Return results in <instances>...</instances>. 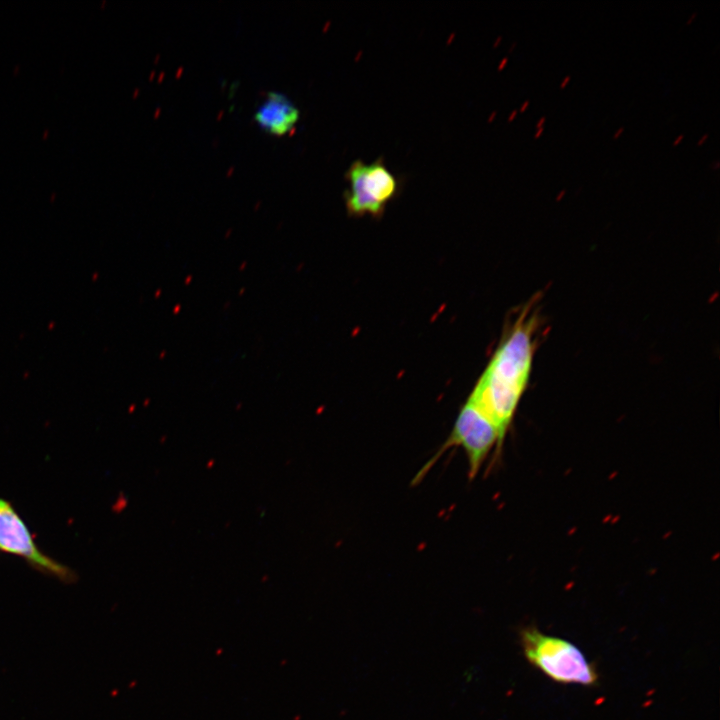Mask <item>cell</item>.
<instances>
[{
	"instance_id": "cell-1",
	"label": "cell",
	"mask_w": 720,
	"mask_h": 720,
	"mask_svg": "<svg viewBox=\"0 0 720 720\" xmlns=\"http://www.w3.org/2000/svg\"><path fill=\"white\" fill-rule=\"evenodd\" d=\"M533 323L524 315L518 319L467 399L496 426L502 439L528 383Z\"/></svg>"
},
{
	"instance_id": "cell-2",
	"label": "cell",
	"mask_w": 720,
	"mask_h": 720,
	"mask_svg": "<svg viewBox=\"0 0 720 720\" xmlns=\"http://www.w3.org/2000/svg\"><path fill=\"white\" fill-rule=\"evenodd\" d=\"M520 643L528 662L550 679L585 686H594L598 682L595 667L568 640L544 634L535 627H526L520 631Z\"/></svg>"
},
{
	"instance_id": "cell-3",
	"label": "cell",
	"mask_w": 720,
	"mask_h": 720,
	"mask_svg": "<svg viewBox=\"0 0 720 720\" xmlns=\"http://www.w3.org/2000/svg\"><path fill=\"white\" fill-rule=\"evenodd\" d=\"M503 439L496 426L469 401L460 409L450 435L437 453L418 472V482L437 459L452 447H462L468 461V476L472 480L478 474L491 449Z\"/></svg>"
},
{
	"instance_id": "cell-4",
	"label": "cell",
	"mask_w": 720,
	"mask_h": 720,
	"mask_svg": "<svg viewBox=\"0 0 720 720\" xmlns=\"http://www.w3.org/2000/svg\"><path fill=\"white\" fill-rule=\"evenodd\" d=\"M349 188L344 192L350 216H381L388 202L399 192V181L379 158L366 164L354 161L345 173Z\"/></svg>"
},
{
	"instance_id": "cell-5",
	"label": "cell",
	"mask_w": 720,
	"mask_h": 720,
	"mask_svg": "<svg viewBox=\"0 0 720 720\" xmlns=\"http://www.w3.org/2000/svg\"><path fill=\"white\" fill-rule=\"evenodd\" d=\"M0 551L24 559L39 572L63 582H73L76 574L49 557L34 541L27 525L10 502L0 498Z\"/></svg>"
},
{
	"instance_id": "cell-6",
	"label": "cell",
	"mask_w": 720,
	"mask_h": 720,
	"mask_svg": "<svg viewBox=\"0 0 720 720\" xmlns=\"http://www.w3.org/2000/svg\"><path fill=\"white\" fill-rule=\"evenodd\" d=\"M299 117V109L288 97L277 92H269L255 112L256 123L275 136L288 134L295 128Z\"/></svg>"
},
{
	"instance_id": "cell-7",
	"label": "cell",
	"mask_w": 720,
	"mask_h": 720,
	"mask_svg": "<svg viewBox=\"0 0 720 720\" xmlns=\"http://www.w3.org/2000/svg\"><path fill=\"white\" fill-rule=\"evenodd\" d=\"M570 79H571L570 75L565 76L563 78V80L560 82V88H564L566 86V84L569 83Z\"/></svg>"
},
{
	"instance_id": "cell-8",
	"label": "cell",
	"mask_w": 720,
	"mask_h": 720,
	"mask_svg": "<svg viewBox=\"0 0 720 720\" xmlns=\"http://www.w3.org/2000/svg\"><path fill=\"white\" fill-rule=\"evenodd\" d=\"M545 120H546L545 116L540 117L538 119V121L536 122V125H535L536 129L542 127V125L545 123Z\"/></svg>"
},
{
	"instance_id": "cell-9",
	"label": "cell",
	"mask_w": 720,
	"mask_h": 720,
	"mask_svg": "<svg viewBox=\"0 0 720 720\" xmlns=\"http://www.w3.org/2000/svg\"><path fill=\"white\" fill-rule=\"evenodd\" d=\"M623 131H624V127H622V126L619 127V128L616 130V132L613 134V138H614V139L618 138Z\"/></svg>"
},
{
	"instance_id": "cell-10",
	"label": "cell",
	"mask_w": 720,
	"mask_h": 720,
	"mask_svg": "<svg viewBox=\"0 0 720 720\" xmlns=\"http://www.w3.org/2000/svg\"><path fill=\"white\" fill-rule=\"evenodd\" d=\"M683 137H684L683 134L678 135V136L676 137V139L673 141V146L678 145V144L682 141Z\"/></svg>"
},
{
	"instance_id": "cell-11",
	"label": "cell",
	"mask_w": 720,
	"mask_h": 720,
	"mask_svg": "<svg viewBox=\"0 0 720 720\" xmlns=\"http://www.w3.org/2000/svg\"><path fill=\"white\" fill-rule=\"evenodd\" d=\"M708 138V133L703 134L700 139L697 141V145L703 144V142Z\"/></svg>"
},
{
	"instance_id": "cell-12",
	"label": "cell",
	"mask_w": 720,
	"mask_h": 720,
	"mask_svg": "<svg viewBox=\"0 0 720 720\" xmlns=\"http://www.w3.org/2000/svg\"><path fill=\"white\" fill-rule=\"evenodd\" d=\"M696 15H697V12H693L690 15V17L687 19L686 24L689 25L693 21V19L696 17Z\"/></svg>"
},
{
	"instance_id": "cell-13",
	"label": "cell",
	"mask_w": 720,
	"mask_h": 720,
	"mask_svg": "<svg viewBox=\"0 0 720 720\" xmlns=\"http://www.w3.org/2000/svg\"><path fill=\"white\" fill-rule=\"evenodd\" d=\"M543 130H544L543 127L537 128L534 137H535V138L540 137V135L542 134Z\"/></svg>"
},
{
	"instance_id": "cell-14",
	"label": "cell",
	"mask_w": 720,
	"mask_h": 720,
	"mask_svg": "<svg viewBox=\"0 0 720 720\" xmlns=\"http://www.w3.org/2000/svg\"><path fill=\"white\" fill-rule=\"evenodd\" d=\"M719 166H720V163H719L718 160H715L713 163H711V168H712V169H718Z\"/></svg>"
},
{
	"instance_id": "cell-15",
	"label": "cell",
	"mask_w": 720,
	"mask_h": 720,
	"mask_svg": "<svg viewBox=\"0 0 720 720\" xmlns=\"http://www.w3.org/2000/svg\"><path fill=\"white\" fill-rule=\"evenodd\" d=\"M564 194H565V190H564V189H562V190H561V191H560V192L558 193V195H557L556 199H557V200H559L560 198H562V197H563V195H564Z\"/></svg>"
},
{
	"instance_id": "cell-16",
	"label": "cell",
	"mask_w": 720,
	"mask_h": 720,
	"mask_svg": "<svg viewBox=\"0 0 720 720\" xmlns=\"http://www.w3.org/2000/svg\"><path fill=\"white\" fill-rule=\"evenodd\" d=\"M529 105V100L525 101L521 107V111L525 110V108Z\"/></svg>"
}]
</instances>
